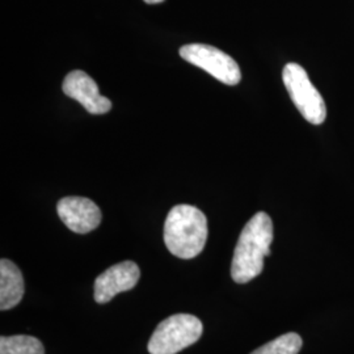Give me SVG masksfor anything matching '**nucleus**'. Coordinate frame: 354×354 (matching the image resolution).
Here are the masks:
<instances>
[{
    "instance_id": "nucleus-8",
    "label": "nucleus",
    "mask_w": 354,
    "mask_h": 354,
    "mask_svg": "<svg viewBox=\"0 0 354 354\" xmlns=\"http://www.w3.org/2000/svg\"><path fill=\"white\" fill-rule=\"evenodd\" d=\"M64 95L80 102L91 114H105L112 109V102L102 96L96 82L84 71L75 70L64 77Z\"/></svg>"
},
{
    "instance_id": "nucleus-6",
    "label": "nucleus",
    "mask_w": 354,
    "mask_h": 354,
    "mask_svg": "<svg viewBox=\"0 0 354 354\" xmlns=\"http://www.w3.org/2000/svg\"><path fill=\"white\" fill-rule=\"evenodd\" d=\"M140 277V266L134 261H122L111 266L95 281L93 298L99 304H108L117 294L131 290Z\"/></svg>"
},
{
    "instance_id": "nucleus-10",
    "label": "nucleus",
    "mask_w": 354,
    "mask_h": 354,
    "mask_svg": "<svg viewBox=\"0 0 354 354\" xmlns=\"http://www.w3.org/2000/svg\"><path fill=\"white\" fill-rule=\"evenodd\" d=\"M0 354H45V348L37 337L29 335L1 336Z\"/></svg>"
},
{
    "instance_id": "nucleus-11",
    "label": "nucleus",
    "mask_w": 354,
    "mask_h": 354,
    "mask_svg": "<svg viewBox=\"0 0 354 354\" xmlns=\"http://www.w3.org/2000/svg\"><path fill=\"white\" fill-rule=\"evenodd\" d=\"M302 339L298 333L289 332L273 342H266L251 354H298L302 349Z\"/></svg>"
},
{
    "instance_id": "nucleus-12",
    "label": "nucleus",
    "mask_w": 354,
    "mask_h": 354,
    "mask_svg": "<svg viewBox=\"0 0 354 354\" xmlns=\"http://www.w3.org/2000/svg\"><path fill=\"white\" fill-rule=\"evenodd\" d=\"M147 4H159V3H163L165 0H145Z\"/></svg>"
},
{
    "instance_id": "nucleus-5",
    "label": "nucleus",
    "mask_w": 354,
    "mask_h": 354,
    "mask_svg": "<svg viewBox=\"0 0 354 354\" xmlns=\"http://www.w3.org/2000/svg\"><path fill=\"white\" fill-rule=\"evenodd\" d=\"M180 57L184 61L203 68V71L227 86H236L241 83L239 64L225 51L214 46L205 44L184 45L180 48Z\"/></svg>"
},
{
    "instance_id": "nucleus-1",
    "label": "nucleus",
    "mask_w": 354,
    "mask_h": 354,
    "mask_svg": "<svg viewBox=\"0 0 354 354\" xmlns=\"http://www.w3.org/2000/svg\"><path fill=\"white\" fill-rule=\"evenodd\" d=\"M273 241V222L260 212L253 215L241 230L231 264V277L236 283H247L264 269V259L270 256Z\"/></svg>"
},
{
    "instance_id": "nucleus-4",
    "label": "nucleus",
    "mask_w": 354,
    "mask_h": 354,
    "mask_svg": "<svg viewBox=\"0 0 354 354\" xmlns=\"http://www.w3.org/2000/svg\"><path fill=\"white\" fill-rule=\"evenodd\" d=\"M282 80L304 120L313 125H322L327 117V106L304 67L298 64H286L282 70Z\"/></svg>"
},
{
    "instance_id": "nucleus-9",
    "label": "nucleus",
    "mask_w": 354,
    "mask_h": 354,
    "mask_svg": "<svg viewBox=\"0 0 354 354\" xmlns=\"http://www.w3.org/2000/svg\"><path fill=\"white\" fill-rule=\"evenodd\" d=\"M26 292L24 277L11 260L0 261V310L7 311L21 302Z\"/></svg>"
},
{
    "instance_id": "nucleus-3",
    "label": "nucleus",
    "mask_w": 354,
    "mask_h": 354,
    "mask_svg": "<svg viewBox=\"0 0 354 354\" xmlns=\"http://www.w3.org/2000/svg\"><path fill=\"white\" fill-rule=\"evenodd\" d=\"M203 332V323L198 317L176 314L159 323L147 349L150 354H176L198 342Z\"/></svg>"
},
{
    "instance_id": "nucleus-2",
    "label": "nucleus",
    "mask_w": 354,
    "mask_h": 354,
    "mask_svg": "<svg viewBox=\"0 0 354 354\" xmlns=\"http://www.w3.org/2000/svg\"><path fill=\"white\" fill-rule=\"evenodd\" d=\"M207 241V219L192 205H176L167 215L165 243L178 259L190 260L203 252Z\"/></svg>"
},
{
    "instance_id": "nucleus-7",
    "label": "nucleus",
    "mask_w": 354,
    "mask_h": 354,
    "mask_svg": "<svg viewBox=\"0 0 354 354\" xmlns=\"http://www.w3.org/2000/svg\"><path fill=\"white\" fill-rule=\"evenodd\" d=\"M57 212L64 225L76 234H88L102 223L100 207L86 197H64L57 205Z\"/></svg>"
}]
</instances>
